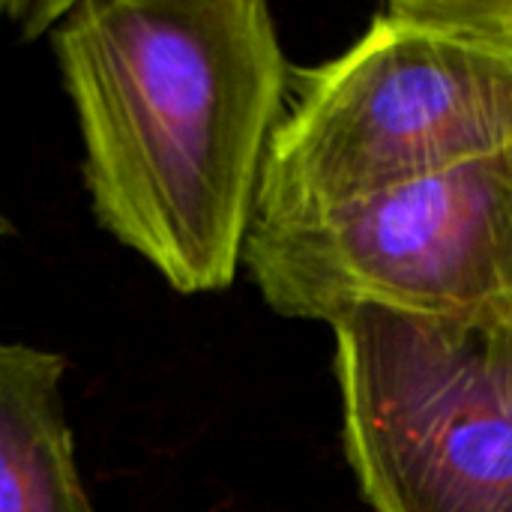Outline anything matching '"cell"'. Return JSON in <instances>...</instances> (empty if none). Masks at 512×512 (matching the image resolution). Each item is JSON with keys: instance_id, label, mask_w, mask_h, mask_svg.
<instances>
[{"instance_id": "cell-1", "label": "cell", "mask_w": 512, "mask_h": 512, "mask_svg": "<svg viewBox=\"0 0 512 512\" xmlns=\"http://www.w3.org/2000/svg\"><path fill=\"white\" fill-rule=\"evenodd\" d=\"M105 234L177 294L243 267L291 66L261 0H78L51 27Z\"/></svg>"}, {"instance_id": "cell-2", "label": "cell", "mask_w": 512, "mask_h": 512, "mask_svg": "<svg viewBox=\"0 0 512 512\" xmlns=\"http://www.w3.org/2000/svg\"><path fill=\"white\" fill-rule=\"evenodd\" d=\"M512 150V0H396L291 72L255 222L309 216Z\"/></svg>"}, {"instance_id": "cell-3", "label": "cell", "mask_w": 512, "mask_h": 512, "mask_svg": "<svg viewBox=\"0 0 512 512\" xmlns=\"http://www.w3.org/2000/svg\"><path fill=\"white\" fill-rule=\"evenodd\" d=\"M243 267L297 321H512V150L345 204L252 222Z\"/></svg>"}, {"instance_id": "cell-4", "label": "cell", "mask_w": 512, "mask_h": 512, "mask_svg": "<svg viewBox=\"0 0 512 512\" xmlns=\"http://www.w3.org/2000/svg\"><path fill=\"white\" fill-rule=\"evenodd\" d=\"M342 444L372 512H512V321L330 324Z\"/></svg>"}, {"instance_id": "cell-5", "label": "cell", "mask_w": 512, "mask_h": 512, "mask_svg": "<svg viewBox=\"0 0 512 512\" xmlns=\"http://www.w3.org/2000/svg\"><path fill=\"white\" fill-rule=\"evenodd\" d=\"M63 375L60 354L0 342V512H90Z\"/></svg>"}, {"instance_id": "cell-6", "label": "cell", "mask_w": 512, "mask_h": 512, "mask_svg": "<svg viewBox=\"0 0 512 512\" xmlns=\"http://www.w3.org/2000/svg\"><path fill=\"white\" fill-rule=\"evenodd\" d=\"M9 234H15V228H12V222L0 213V237H9Z\"/></svg>"}]
</instances>
